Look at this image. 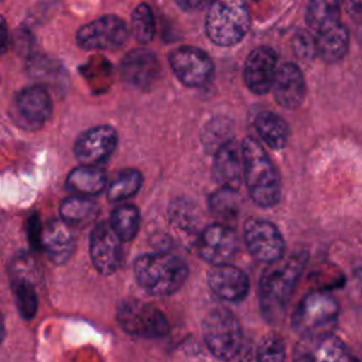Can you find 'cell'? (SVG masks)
Wrapping results in <instances>:
<instances>
[{"mask_svg":"<svg viewBox=\"0 0 362 362\" xmlns=\"http://www.w3.org/2000/svg\"><path fill=\"white\" fill-rule=\"evenodd\" d=\"M307 250H296L269 263L259 280V307L270 325L281 322L291 294L307 264Z\"/></svg>","mask_w":362,"mask_h":362,"instance_id":"cell-1","label":"cell"},{"mask_svg":"<svg viewBox=\"0 0 362 362\" xmlns=\"http://www.w3.org/2000/svg\"><path fill=\"white\" fill-rule=\"evenodd\" d=\"M243 181L250 199L262 208L276 206L281 197V178L263 146L253 137L242 141Z\"/></svg>","mask_w":362,"mask_h":362,"instance_id":"cell-2","label":"cell"},{"mask_svg":"<svg viewBox=\"0 0 362 362\" xmlns=\"http://www.w3.org/2000/svg\"><path fill=\"white\" fill-rule=\"evenodd\" d=\"M134 276L143 290L153 296L175 293L188 276L185 262L173 253H146L134 262Z\"/></svg>","mask_w":362,"mask_h":362,"instance_id":"cell-3","label":"cell"},{"mask_svg":"<svg viewBox=\"0 0 362 362\" xmlns=\"http://www.w3.org/2000/svg\"><path fill=\"white\" fill-rule=\"evenodd\" d=\"M250 27L246 0H214L209 4L205 31L219 47H232L243 40Z\"/></svg>","mask_w":362,"mask_h":362,"instance_id":"cell-4","label":"cell"},{"mask_svg":"<svg viewBox=\"0 0 362 362\" xmlns=\"http://www.w3.org/2000/svg\"><path fill=\"white\" fill-rule=\"evenodd\" d=\"M339 304L328 291H311L305 294L297 304L291 328L301 338L329 334L338 322Z\"/></svg>","mask_w":362,"mask_h":362,"instance_id":"cell-5","label":"cell"},{"mask_svg":"<svg viewBox=\"0 0 362 362\" xmlns=\"http://www.w3.org/2000/svg\"><path fill=\"white\" fill-rule=\"evenodd\" d=\"M202 335L209 352L221 361H230L242 349L240 322L228 308L218 307L206 314L202 322Z\"/></svg>","mask_w":362,"mask_h":362,"instance_id":"cell-6","label":"cell"},{"mask_svg":"<svg viewBox=\"0 0 362 362\" xmlns=\"http://www.w3.org/2000/svg\"><path fill=\"white\" fill-rule=\"evenodd\" d=\"M117 321L130 335L140 338H160L170 331L161 310L140 300H126L117 308Z\"/></svg>","mask_w":362,"mask_h":362,"instance_id":"cell-7","label":"cell"},{"mask_svg":"<svg viewBox=\"0 0 362 362\" xmlns=\"http://www.w3.org/2000/svg\"><path fill=\"white\" fill-rule=\"evenodd\" d=\"M127 37L126 23L120 17L109 14L82 25L76 33V42L83 49L113 51L124 45Z\"/></svg>","mask_w":362,"mask_h":362,"instance_id":"cell-8","label":"cell"},{"mask_svg":"<svg viewBox=\"0 0 362 362\" xmlns=\"http://www.w3.org/2000/svg\"><path fill=\"white\" fill-rule=\"evenodd\" d=\"M52 103L42 85H31L21 89L10 109L14 123L25 130H38L49 119Z\"/></svg>","mask_w":362,"mask_h":362,"instance_id":"cell-9","label":"cell"},{"mask_svg":"<svg viewBox=\"0 0 362 362\" xmlns=\"http://www.w3.org/2000/svg\"><path fill=\"white\" fill-rule=\"evenodd\" d=\"M243 238L249 253L259 262L273 263L284 256V238L270 221L262 218L247 219L243 226Z\"/></svg>","mask_w":362,"mask_h":362,"instance_id":"cell-10","label":"cell"},{"mask_svg":"<svg viewBox=\"0 0 362 362\" xmlns=\"http://www.w3.org/2000/svg\"><path fill=\"white\" fill-rule=\"evenodd\" d=\"M168 61L177 79L189 88L206 85L214 74V64L209 55L195 47L173 49Z\"/></svg>","mask_w":362,"mask_h":362,"instance_id":"cell-11","label":"cell"},{"mask_svg":"<svg viewBox=\"0 0 362 362\" xmlns=\"http://www.w3.org/2000/svg\"><path fill=\"white\" fill-rule=\"evenodd\" d=\"M293 358L294 362H354L348 346L331 332L301 338Z\"/></svg>","mask_w":362,"mask_h":362,"instance_id":"cell-12","label":"cell"},{"mask_svg":"<svg viewBox=\"0 0 362 362\" xmlns=\"http://www.w3.org/2000/svg\"><path fill=\"white\" fill-rule=\"evenodd\" d=\"M198 255L214 266L228 264L238 252V235L225 223L206 226L198 238Z\"/></svg>","mask_w":362,"mask_h":362,"instance_id":"cell-13","label":"cell"},{"mask_svg":"<svg viewBox=\"0 0 362 362\" xmlns=\"http://www.w3.org/2000/svg\"><path fill=\"white\" fill-rule=\"evenodd\" d=\"M122 239L116 235L110 223H98L89 238V253L93 266L102 274H112L122 260Z\"/></svg>","mask_w":362,"mask_h":362,"instance_id":"cell-14","label":"cell"},{"mask_svg":"<svg viewBox=\"0 0 362 362\" xmlns=\"http://www.w3.org/2000/svg\"><path fill=\"white\" fill-rule=\"evenodd\" d=\"M277 61V52L267 45H260L247 55L243 66V81L252 93L264 95L272 89L279 68Z\"/></svg>","mask_w":362,"mask_h":362,"instance_id":"cell-15","label":"cell"},{"mask_svg":"<svg viewBox=\"0 0 362 362\" xmlns=\"http://www.w3.org/2000/svg\"><path fill=\"white\" fill-rule=\"evenodd\" d=\"M116 146V130L112 126H96L78 137L74 153L82 165H96L109 158Z\"/></svg>","mask_w":362,"mask_h":362,"instance_id":"cell-16","label":"cell"},{"mask_svg":"<svg viewBox=\"0 0 362 362\" xmlns=\"http://www.w3.org/2000/svg\"><path fill=\"white\" fill-rule=\"evenodd\" d=\"M270 90L279 106L287 110L297 109L305 96V81L298 65L294 62L279 65Z\"/></svg>","mask_w":362,"mask_h":362,"instance_id":"cell-17","label":"cell"},{"mask_svg":"<svg viewBox=\"0 0 362 362\" xmlns=\"http://www.w3.org/2000/svg\"><path fill=\"white\" fill-rule=\"evenodd\" d=\"M120 72L123 79L137 88L150 89L161 74V66L158 58L148 49H133L122 61Z\"/></svg>","mask_w":362,"mask_h":362,"instance_id":"cell-18","label":"cell"},{"mask_svg":"<svg viewBox=\"0 0 362 362\" xmlns=\"http://www.w3.org/2000/svg\"><path fill=\"white\" fill-rule=\"evenodd\" d=\"M212 174L221 188L238 191L243 182L242 144L233 139L222 144L215 151Z\"/></svg>","mask_w":362,"mask_h":362,"instance_id":"cell-19","label":"cell"},{"mask_svg":"<svg viewBox=\"0 0 362 362\" xmlns=\"http://www.w3.org/2000/svg\"><path fill=\"white\" fill-rule=\"evenodd\" d=\"M209 288L223 301H242L250 287L246 273L232 264L214 266L208 273Z\"/></svg>","mask_w":362,"mask_h":362,"instance_id":"cell-20","label":"cell"},{"mask_svg":"<svg viewBox=\"0 0 362 362\" xmlns=\"http://www.w3.org/2000/svg\"><path fill=\"white\" fill-rule=\"evenodd\" d=\"M38 247L54 263H65L74 253L75 247V240L68 228V223L64 221L52 219L41 226Z\"/></svg>","mask_w":362,"mask_h":362,"instance_id":"cell-21","label":"cell"},{"mask_svg":"<svg viewBox=\"0 0 362 362\" xmlns=\"http://www.w3.org/2000/svg\"><path fill=\"white\" fill-rule=\"evenodd\" d=\"M305 23L314 37L339 25V0H310L305 8Z\"/></svg>","mask_w":362,"mask_h":362,"instance_id":"cell-22","label":"cell"},{"mask_svg":"<svg viewBox=\"0 0 362 362\" xmlns=\"http://www.w3.org/2000/svg\"><path fill=\"white\" fill-rule=\"evenodd\" d=\"M253 124L267 147L273 150H281L286 147L290 129L287 122L280 115L272 110H262L256 115Z\"/></svg>","mask_w":362,"mask_h":362,"instance_id":"cell-23","label":"cell"},{"mask_svg":"<svg viewBox=\"0 0 362 362\" xmlns=\"http://www.w3.org/2000/svg\"><path fill=\"white\" fill-rule=\"evenodd\" d=\"M106 187V173L96 165H81L66 177V188L76 195L90 197L102 192Z\"/></svg>","mask_w":362,"mask_h":362,"instance_id":"cell-24","label":"cell"},{"mask_svg":"<svg viewBox=\"0 0 362 362\" xmlns=\"http://www.w3.org/2000/svg\"><path fill=\"white\" fill-rule=\"evenodd\" d=\"M315 54L325 62H338L341 61L349 48V33L344 24L334 27L332 30L315 35Z\"/></svg>","mask_w":362,"mask_h":362,"instance_id":"cell-25","label":"cell"},{"mask_svg":"<svg viewBox=\"0 0 362 362\" xmlns=\"http://www.w3.org/2000/svg\"><path fill=\"white\" fill-rule=\"evenodd\" d=\"M98 212L93 199L83 195H72L65 198L59 205V215L65 223L79 225L92 219Z\"/></svg>","mask_w":362,"mask_h":362,"instance_id":"cell-26","label":"cell"},{"mask_svg":"<svg viewBox=\"0 0 362 362\" xmlns=\"http://www.w3.org/2000/svg\"><path fill=\"white\" fill-rule=\"evenodd\" d=\"M11 290L16 307L24 320H31L38 310V296L31 280L23 274H16L11 280Z\"/></svg>","mask_w":362,"mask_h":362,"instance_id":"cell-27","label":"cell"},{"mask_svg":"<svg viewBox=\"0 0 362 362\" xmlns=\"http://www.w3.org/2000/svg\"><path fill=\"white\" fill-rule=\"evenodd\" d=\"M143 175L136 168H124L119 171L115 180L109 184L107 198L112 202L124 201L133 197L141 187Z\"/></svg>","mask_w":362,"mask_h":362,"instance_id":"cell-28","label":"cell"},{"mask_svg":"<svg viewBox=\"0 0 362 362\" xmlns=\"http://www.w3.org/2000/svg\"><path fill=\"white\" fill-rule=\"evenodd\" d=\"M110 226L122 240H132L140 226V214L134 205L124 204L113 209L110 215Z\"/></svg>","mask_w":362,"mask_h":362,"instance_id":"cell-29","label":"cell"},{"mask_svg":"<svg viewBox=\"0 0 362 362\" xmlns=\"http://www.w3.org/2000/svg\"><path fill=\"white\" fill-rule=\"evenodd\" d=\"M27 69L30 76L41 83H62V68L55 61L44 55L30 58Z\"/></svg>","mask_w":362,"mask_h":362,"instance_id":"cell-30","label":"cell"},{"mask_svg":"<svg viewBox=\"0 0 362 362\" xmlns=\"http://www.w3.org/2000/svg\"><path fill=\"white\" fill-rule=\"evenodd\" d=\"M130 28H132V34L134 35V38L139 42L147 44L153 40V37H154V16H153L151 8L146 3L139 4L133 10Z\"/></svg>","mask_w":362,"mask_h":362,"instance_id":"cell-31","label":"cell"},{"mask_svg":"<svg viewBox=\"0 0 362 362\" xmlns=\"http://www.w3.org/2000/svg\"><path fill=\"white\" fill-rule=\"evenodd\" d=\"M209 209L215 216H218L223 221L235 219L239 214L236 191H232L228 188H221L216 192H214L209 197Z\"/></svg>","mask_w":362,"mask_h":362,"instance_id":"cell-32","label":"cell"},{"mask_svg":"<svg viewBox=\"0 0 362 362\" xmlns=\"http://www.w3.org/2000/svg\"><path fill=\"white\" fill-rule=\"evenodd\" d=\"M286 344L284 339L276 334H266L256 349V362H284Z\"/></svg>","mask_w":362,"mask_h":362,"instance_id":"cell-33","label":"cell"},{"mask_svg":"<svg viewBox=\"0 0 362 362\" xmlns=\"http://www.w3.org/2000/svg\"><path fill=\"white\" fill-rule=\"evenodd\" d=\"M229 127L226 124L225 120H212L211 123H208V126L205 127L204 132V144L206 147V150L209 151H216L222 144H225L226 141H229Z\"/></svg>","mask_w":362,"mask_h":362,"instance_id":"cell-34","label":"cell"},{"mask_svg":"<svg viewBox=\"0 0 362 362\" xmlns=\"http://www.w3.org/2000/svg\"><path fill=\"white\" fill-rule=\"evenodd\" d=\"M351 296L354 301L362 307V267L355 269L351 277Z\"/></svg>","mask_w":362,"mask_h":362,"instance_id":"cell-35","label":"cell"},{"mask_svg":"<svg viewBox=\"0 0 362 362\" xmlns=\"http://www.w3.org/2000/svg\"><path fill=\"white\" fill-rule=\"evenodd\" d=\"M214 0H175V3L184 11H199L209 6Z\"/></svg>","mask_w":362,"mask_h":362,"instance_id":"cell-36","label":"cell"},{"mask_svg":"<svg viewBox=\"0 0 362 362\" xmlns=\"http://www.w3.org/2000/svg\"><path fill=\"white\" fill-rule=\"evenodd\" d=\"M8 44H10V40H8L7 25H6V23L0 18V55L4 54V52L8 49Z\"/></svg>","mask_w":362,"mask_h":362,"instance_id":"cell-37","label":"cell"},{"mask_svg":"<svg viewBox=\"0 0 362 362\" xmlns=\"http://www.w3.org/2000/svg\"><path fill=\"white\" fill-rule=\"evenodd\" d=\"M342 3L349 13L362 14V0H342Z\"/></svg>","mask_w":362,"mask_h":362,"instance_id":"cell-38","label":"cell"},{"mask_svg":"<svg viewBox=\"0 0 362 362\" xmlns=\"http://www.w3.org/2000/svg\"><path fill=\"white\" fill-rule=\"evenodd\" d=\"M228 362H250V356L247 358V355H242V352H239L235 358H232Z\"/></svg>","mask_w":362,"mask_h":362,"instance_id":"cell-39","label":"cell"},{"mask_svg":"<svg viewBox=\"0 0 362 362\" xmlns=\"http://www.w3.org/2000/svg\"><path fill=\"white\" fill-rule=\"evenodd\" d=\"M4 334H6V328H4V320H3V315L0 314V344L4 338Z\"/></svg>","mask_w":362,"mask_h":362,"instance_id":"cell-40","label":"cell"},{"mask_svg":"<svg viewBox=\"0 0 362 362\" xmlns=\"http://www.w3.org/2000/svg\"><path fill=\"white\" fill-rule=\"evenodd\" d=\"M354 362H362V349L356 358H354Z\"/></svg>","mask_w":362,"mask_h":362,"instance_id":"cell-41","label":"cell"}]
</instances>
